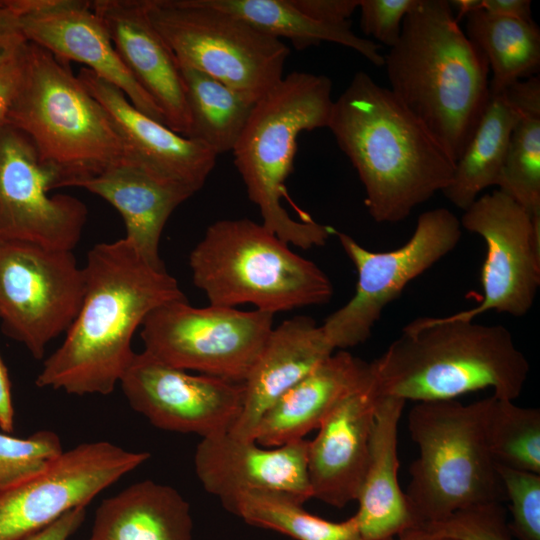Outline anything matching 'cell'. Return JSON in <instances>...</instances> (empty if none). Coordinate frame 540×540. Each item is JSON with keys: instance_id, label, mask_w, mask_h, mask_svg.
Listing matches in <instances>:
<instances>
[{"instance_id": "obj_1", "label": "cell", "mask_w": 540, "mask_h": 540, "mask_svg": "<svg viewBox=\"0 0 540 540\" xmlns=\"http://www.w3.org/2000/svg\"><path fill=\"white\" fill-rule=\"evenodd\" d=\"M83 269L80 309L35 384L71 395H108L135 353L132 338L145 318L186 297L166 269L147 263L125 238L96 244Z\"/></svg>"}, {"instance_id": "obj_2", "label": "cell", "mask_w": 540, "mask_h": 540, "mask_svg": "<svg viewBox=\"0 0 540 540\" xmlns=\"http://www.w3.org/2000/svg\"><path fill=\"white\" fill-rule=\"evenodd\" d=\"M327 128L355 168L377 223L405 220L452 182L455 161L443 146L363 71L334 100Z\"/></svg>"}, {"instance_id": "obj_3", "label": "cell", "mask_w": 540, "mask_h": 540, "mask_svg": "<svg viewBox=\"0 0 540 540\" xmlns=\"http://www.w3.org/2000/svg\"><path fill=\"white\" fill-rule=\"evenodd\" d=\"M390 90L459 159L490 98L489 65L447 0H419L384 56Z\"/></svg>"}, {"instance_id": "obj_4", "label": "cell", "mask_w": 540, "mask_h": 540, "mask_svg": "<svg viewBox=\"0 0 540 540\" xmlns=\"http://www.w3.org/2000/svg\"><path fill=\"white\" fill-rule=\"evenodd\" d=\"M370 366L379 395L417 403L485 388L514 401L530 370L506 327L451 315L414 319Z\"/></svg>"}, {"instance_id": "obj_5", "label": "cell", "mask_w": 540, "mask_h": 540, "mask_svg": "<svg viewBox=\"0 0 540 540\" xmlns=\"http://www.w3.org/2000/svg\"><path fill=\"white\" fill-rule=\"evenodd\" d=\"M331 92L332 82L325 75L296 71L283 76L256 102L232 151L261 223L288 245L302 249L324 246L336 232L311 218L298 221L283 206L298 136L328 127L334 105Z\"/></svg>"}, {"instance_id": "obj_6", "label": "cell", "mask_w": 540, "mask_h": 540, "mask_svg": "<svg viewBox=\"0 0 540 540\" xmlns=\"http://www.w3.org/2000/svg\"><path fill=\"white\" fill-rule=\"evenodd\" d=\"M6 124L25 133L57 172V188L131 159L115 122L69 63L27 41L23 80Z\"/></svg>"}, {"instance_id": "obj_7", "label": "cell", "mask_w": 540, "mask_h": 540, "mask_svg": "<svg viewBox=\"0 0 540 540\" xmlns=\"http://www.w3.org/2000/svg\"><path fill=\"white\" fill-rule=\"evenodd\" d=\"M189 266L194 285L213 306L251 304L275 315L326 304L334 292L329 277L314 262L248 218L208 226L190 252Z\"/></svg>"}, {"instance_id": "obj_8", "label": "cell", "mask_w": 540, "mask_h": 540, "mask_svg": "<svg viewBox=\"0 0 540 540\" xmlns=\"http://www.w3.org/2000/svg\"><path fill=\"white\" fill-rule=\"evenodd\" d=\"M484 399L418 402L408 428L419 447L404 492L417 526L476 505L506 501L484 429Z\"/></svg>"}, {"instance_id": "obj_9", "label": "cell", "mask_w": 540, "mask_h": 540, "mask_svg": "<svg viewBox=\"0 0 540 540\" xmlns=\"http://www.w3.org/2000/svg\"><path fill=\"white\" fill-rule=\"evenodd\" d=\"M154 28L179 65L258 101L282 78L289 47L204 0H145Z\"/></svg>"}, {"instance_id": "obj_10", "label": "cell", "mask_w": 540, "mask_h": 540, "mask_svg": "<svg viewBox=\"0 0 540 540\" xmlns=\"http://www.w3.org/2000/svg\"><path fill=\"white\" fill-rule=\"evenodd\" d=\"M274 314L209 305L187 299L154 309L141 325L144 351L185 371L243 384L273 329Z\"/></svg>"}, {"instance_id": "obj_11", "label": "cell", "mask_w": 540, "mask_h": 540, "mask_svg": "<svg viewBox=\"0 0 540 540\" xmlns=\"http://www.w3.org/2000/svg\"><path fill=\"white\" fill-rule=\"evenodd\" d=\"M354 264L357 283L352 298L321 325L332 347L345 350L364 343L383 310L405 286L450 253L461 238L460 220L446 208L422 213L410 239L401 247L373 252L350 235L336 231Z\"/></svg>"}, {"instance_id": "obj_12", "label": "cell", "mask_w": 540, "mask_h": 540, "mask_svg": "<svg viewBox=\"0 0 540 540\" xmlns=\"http://www.w3.org/2000/svg\"><path fill=\"white\" fill-rule=\"evenodd\" d=\"M85 276L72 251L0 241L2 331L42 359L48 344L74 321Z\"/></svg>"}, {"instance_id": "obj_13", "label": "cell", "mask_w": 540, "mask_h": 540, "mask_svg": "<svg viewBox=\"0 0 540 540\" xmlns=\"http://www.w3.org/2000/svg\"><path fill=\"white\" fill-rule=\"evenodd\" d=\"M150 458L108 441L63 451L44 468L0 489V540H24L99 493Z\"/></svg>"}, {"instance_id": "obj_14", "label": "cell", "mask_w": 540, "mask_h": 540, "mask_svg": "<svg viewBox=\"0 0 540 540\" xmlns=\"http://www.w3.org/2000/svg\"><path fill=\"white\" fill-rule=\"evenodd\" d=\"M460 224L486 244L480 275L483 297L476 307L451 316L473 320L488 311L527 314L540 285V218L496 189L464 210Z\"/></svg>"}, {"instance_id": "obj_15", "label": "cell", "mask_w": 540, "mask_h": 540, "mask_svg": "<svg viewBox=\"0 0 540 540\" xmlns=\"http://www.w3.org/2000/svg\"><path fill=\"white\" fill-rule=\"evenodd\" d=\"M58 182L25 133L0 127V241L67 251L77 246L88 210L73 196L50 195Z\"/></svg>"}, {"instance_id": "obj_16", "label": "cell", "mask_w": 540, "mask_h": 540, "mask_svg": "<svg viewBox=\"0 0 540 540\" xmlns=\"http://www.w3.org/2000/svg\"><path fill=\"white\" fill-rule=\"evenodd\" d=\"M130 407L156 428L201 438L229 432L244 399L243 384L166 365L134 353L119 382Z\"/></svg>"}, {"instance_id": "obj_17", "label": "cell", "mask_w": 540, "mask_h": 540, "mask_svg": "<svg viewBox=\"0 0 540 540\" xmlns=\"http://www.w3.org/2000/svg\"><path fill=\"white\" fill-rule=\"evenodd\" d=\"M19 15V32L65 62H79L118 87L143 114L164 123L153 99L130 74L91 1L8 0Z\"/></svg>"}, {"instance_id": "obj_18", "label": "cell", "mask_w": 540, "mask_h": 540, "mask_svg": "<svg viewBox=\"0 0 540 540\" xmlns=\"http://www.w3.org/2000/svg\"><path fill=\"white\" fill-rule=\"evenodd\" d=\"M309 440L264 447L224 433L202 438L194 454V468L203 488L221 499L239 491H275L303 504L312 498L307 473Z\"/></svg>"}, {"instance_id": "obj_19", "label": "cell", "mask_w": 540, "mask_h": 540, "mask_svg": "<svg viewBox=\"0 0 540 540\" xmlns=\"http://www.w3.org/2000/svg\"><path fill=\"white\" fill-rule=\"evenodd\" d=\"M130 74L161 110L164 123L188 137L190 118L179 63L151 23L145 0H93Z\"/></svg>"}, {"instance_id": "obj_20", "label": "cell", "mask_w": 540, "mask_h": 540, "mask_svg": "<svg viewBox=\"0 0 540 540\" xmlns=\"http://www.w3.org/2000/svg\"><path fill=\"white\" fill-rule=\"evenodd\" d=\"M379 396L372 375L331 411L316 437L309 440L307 473L312 498L338 508L357 500Z\"/></svg>"}, {"instance_id": "obj_21", "label": "cell", "mask_w": 540, "mask_h": 540, "mask_svg": "<svg viewBox=\"0 0 540 540\" xmlns=\"http://www.w3.org/2000/svg\"><path fill=\"white\" fill-rule=\"evenodd\" d=\"M77 77L115 122L131 161L193 193L204 186L217 160L208 146L143 114L118 87L90 69L81 68Z\"/></svg>"}, {"instance_id": "obj_22", "label": "cell", "mask_w": 540, "mask_h": 540, "mask_svg": "<svg viewBox=\"0 0 540 540\" xmlns=\"http://www.w3.org/2000/svg\"><path fill=\"white\" fill-rule=\"evenodd\" d=\"M334 351L321 325L309 316H295L273 327L243 383L242 410L228 433L254 440L256 427L269 407Z\"/></svg>"}, {"instance_id": "obj_23", "label": "cell", "mask_w": 540, "mask_h": 540, "mask_svg": "<svg viewBox=\"0 0 540 540\" xmlns=\"http://www.w3.org/2000/svg\"><path fill=\"white\" fill-rule=\"evenodd\" d=\"M74 187L84 188L110 203L122 216L124 238L147 263L165 269L159 254L162 232L174 210L195 193L131 160Z\"/></svg>"}, {"instance_id": "obj_24", "label": "cell", "mask_w": 540, "mask_h": 540, "mask_svg": "<svg viewBox=\"0 0 540 540\" xmlns=\"http://www.w3.org/2000/svg\"><path fill=\"white\" fill-rule=\"evenodd\" d=\"M371 376L370 363L345 350L333 353L269 407L256 427L254 441L273 448L305 439Z\"/></svg>"}, {"instance_id": "obj_25", "label": "cell", "mask_w": 540, "mask_h": 540, "mask_svg": "<svg viewBox=\"0 0 540 540\" xmlns=\"http://www.w3.org/2000/svg\"><path fill=\"white\" fill-rule=\"evenodd\" d=\"M405 403L380 395L376 404L368 463L356 500L362 540H391L417 526L398 483L397 436Z\"/></svg>"}, {"instance_id": "obj_26", "label": "cell", "mask_w": 540, "mask_h": 540, "mask_svg": "<svg viewBox=\"0 0 540 540\" xmlns=\"http://www.w3.org/2000/svg\"><path fill=\"white\" fill-rule=\"evenodd\" d=\"M192 531L188 501L146 479L101 502L88 540H192Z\"/></svg>"}, {"instance_id": "obj_27", "label": "cell", "mask_w": 540, "mask_h": 540, "mask_svg": "<svg viewBox=\"0 0 540 540\" xmlns=\"http://www.w3.org/2000/svg\"><path fill=\"white\" fill-rule=\"evenodd\" d=\"M518 115L504 91L490 94L473 135L455 163L452 182L443 191L453 205L464 211L484 189L496 186Z\"/></svg>"}, {"instance_id": "obj_28", "label": "cell", "mask_w": 540, "mask_h": 540, "mask_svg": "<svg viewBox=\"0 0 540 540\" xmlns=\"http://www.w3.org/2000/svg\"><path fill=\"white\" fill-rule=\"evenodd\" d=\"M204 1L211 7L241 18L268 36L288 39L297 50L332 42L353 49L377 67L384 66L380 46L355 34L351 23L329 25L317 22L300 12L291 0Z\"/></svg>"}, {"instance_id": "obj_29", "label": "cell", "mask_w": 540, "mask_h": 540, "mask_svg": "<svg viewBox=\"0 0 540 540\" xmlns=\"http://www.w3.org/2000/svg\"><path fill=\"white\" fill-rule=\"evenodd\" d=\"M504 92L519 115L496 186L540 218V78L515 82Z\"/></svg>"}, {"instance_id": "obj_30", "label": "cell", "mask_w": 540, "mask_h": 540, "mask_svg": "<svg viewBox=\"0 0 540 540\" xmlns=\"http://www.w3.org/2000/svg\"><path fill=\"white\" fill-rule=\"evenodd\" d=\"M466 36L485 55L492 76L490 94L537 76L540 69V29L532 21L491 15L482 9L466 15Z\"/></svg>"}, {"instance_id": "obj_31", "label": "cell", "mask_w": 540, "mask_h": 540, "mask_svg": "<svg viewBox=\"0 0 540 540\" xmlns=\"http://www.w3.org/2000/svg\"><path fill=\"white\" fill-rule=\"evenodd\" d=\"M179 66L190 118L187 138L205 144L217 156L232 152L257 101L206 73Z\"/></svg>"}, {"instance_id": "obj_32", "label": "cell", "mask_w": 540, "mask_h": 540, "mask_svg": "<svg viewBox=\"0 0 540 540\" xmlns=\"http://www.w3.org/2000/svg\"><path fill=\"white\" fill-rule=\"evenodd\" d=\"M219 500L246 523L295 540H362L355 515L341 522L329 521L309 513L301 501L285 493L248 490Z\"/></svg>"}, {"instance_id": "obj_33", "label": "cell", "mask_w": 540, "mask_h": 540, "mask_svg": "<svg viewBox=\"0 0 540 540\" xmlns=\"http://www.w3.org/2000/svg\"><path fill=\"white\" fill-rule=\"evenodd\" d=\"M484 429L496 464L540 474V410L484 398Z\"/></svg>"}, {"instance_id": "obj_34", "label": "cell", "mask_w": 540, "mask_h": 540, "mask_svg": "<svg viewBox=\"0 0 540 540\" xmlns=\"http://www.w3.org/2000/svg\"><path fill=\"white\" fill-rule=\"evenodd\" d=\"M63 451L60 437L50 430L27 438L0 432V489L38 472Z\"/></svg>"}, {"instance_id": "obj_35", "label": "cell", "mask_w": 540, "mask_h": 540, "mask_svg": "<svg viewBox=\"0 0 540 540\" xmlns=\"http://www.w3.org/2000/svg\"><path fill=\"white\" fill-rule=\"evenodd\" d=\"M506 501H509V529L518 540H540V474L496 464Z\"/></svg>"}, {"instance_id": "obj_36", "label": "cell", "mask_w": 540, "mask_h": 540, "mask_svg": "<svg viewBox=\"0 0 540 540\" xmlns=\"http://www.w3.org/2000/svg\"><path fill=\"white\" fill-rule=\"evenodd\" d=\"M441 539L512 540L502 503L493 502L460 510L443 521L420 526Z\"/></svg>"}, {"instance_id": "obj_37", "label": "cell", "mask_w": 540, "mask_h": 540, "mask_svg": "<svg viewBox=\"0 0 540 540\" xmlns=\"http://www.w3.org/2000/svg\"><path fill=\"white\" fill-rule=\"evenodd\" d=\"M419 0H360V26L366 36L393 47L399 40L406 15Z\"/></svg>"}, {"instance_id": "obj_38", "label": "cell", "mask_w": 540, "mask_h": 540, "mask_svg": "<svg viewBox=\"0 0 540 540\" xmlns=\"http://www.w3.org/2000/svg\"><path fill=\"white\" fill-rule=\"evenodd\" d=\"M309 18L329 25L351 23L349 18L359 8L360 0H291Z\"/></svg>"}, {"instance_id": "obj_39", "label": "cell", "mask_w": 540, "mask_h": 540, "mask_svg": "<svg viewBox=\"0 0 540 540\" xmlns=\"http://www.w3.org/2000/svg\"><path fill=\"white\" fill-rule=\"evenodd\" d=\"M26 65V42L0 66V127L6 124L9 110L20 89Z\"/></svg>"}, {"instance_id": "obj_40", "label": "cell", "mask_w": 540, "mask_h": 540, "mask_svg": "<svg viewBox=\"0 0 540 540\" xmlns=\"http://www.w3.org/2000/svg\"><path fill=\"white\" fill-rule=\"evenodd\" d=\"M86 506L74 508L24 540H68L82 525Z\"/></svg>"}, {"instance_id": "obj_41", "label": "cell", "mask_w": 540, "mask_h": 540, "mask_svg": "<svg viewBox=\"0 0 540 540\" xmlns=\"http://www.w3.org/2000/svg\"><path fill=\"white\" fill-rule=\"evenodd\" d=\"M481 9L499 17L532 21L530 0H482Z\"/></svg>"}, {"instance_id": "obj_42", "label": "cell", "mask_w": 540, "mask_h": 540, "mask_svg": "<svg viewBox=\"0 0 540 540\" xmlns=\"http://www.w3.org/2000/svg\"><path fill=\"white\" fill-rule=\"evenodd\" d=\"M0 428L4 433L14 431V407L11 382L6 365L0 355Z\"/></svg>"}, {"instance_id": "obj_43", "label": "cell", "mask_w": 540, "mask_h": 540, "mask_svg": "<svg viewBox=\"0 0 540 540\" xmlns=\"http://www.w3.org/2000/svg\"><path fill=\"white\" fill-rule=\"evenodd\" d=\"M25 42L20 33L0 35V66L8 61Z\"/></svg>"}, {"instance_id": "obj_44", "label": "cell", "mask_w": 540, "mask_h": 540, "mask_svg": "<svg viewBox=\"0 0 540 540\" xmlns=\"http://www.w3.org/2000/svg\"><path fill=\"white\" fill-rule=\"evenodd\" d=\"M20 33L19 15L10 7L7 0H0V35Z\"/></svg>"}, {"instance_id": "obj_45", "label": "cell", "mask_w": 540, "mask_h": 540, "mask_svg": "<svg viewBox=\"0 0 540 540\" xmlns=\"http://www.w3.org/2000/svg\"><path fill=\"white\" fill-rule=\"evenodd\" d=\"M449 4L454 12L457 22L470 12L481 9L482 0H452Z\"/></svg>"}, {"instance_id": "obj_46", "label": "cell", "mask_w": 540, "mask_h": 540, "mask_svg": "<svg viewBox=\"0 0 540 540\" xmlns=\"http://www.w3.org/2000/svg\"><path fill=\"white\" fill-rule=\"evenodd\" d=\"M399 540H442L423 527L416 526L407 529L399 535Z\"/></svg>"}, {"instance_id": "obj_47", "label": "cell", "mask_w": 540, "mask_h": 540, "mask_svg": "<svg viewBox=\"0 0 540 540\" xmlns=\"http://www.w3.org/2000/svg\"><path fill=\"white\" fill-rule=\"evenodd\" d=\"M442 540H451V539H442Z\"/></svg>"}, {"instance_id": "obj_48", "label": "cell", "mask_w": 540, "mask_h": 540, "mask_svg": "<svg viewBox=\"0 0 540 540\" xmlns=\"http://www.w3.org/2000/svg\"><path fill=\"white\" fill-rule=\"evenodd\" d=\"M391 540H394V539H391Z\"/></svg>"}]
</instances>
